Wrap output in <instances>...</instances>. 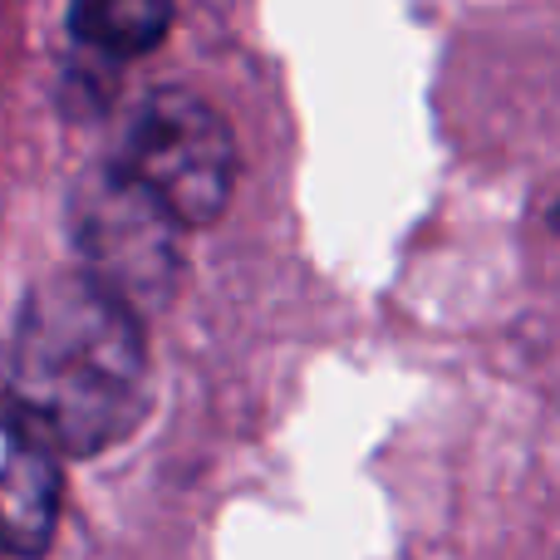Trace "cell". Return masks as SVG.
Here are the masks:
<instances>
[{
	"label": "cell",
	"mask_w": 560,
	"mask_h": 560,
	"mask_svg": "<svg viewBox=\"0 0 560 560\" xmlns=\"http://www.w3.org/2000/svg\"><path fill=\"white\" fill-rule=\"evenodd\" d=\"M69 25L89 49L148 55L173 25V0H69Z\"/></svg>",
	"instance_id": "5b68a950"
},
{
	"label": "cell",
	"mask_w": 560,
	"mask_h": 560,
	"mask_svg": "<svg viewBox=\"0 0 560 560\" xmlns=\"http://www.w3.org/2000/svg\"><path fill=\"white\" fill-rule=\"evenodd\" d=\"M10 398L65 457L124 443L148 413V345L128 300L94 276H55L20 305Z\"/></svg>",
	"instance_id": "6da1fadb"
},
{
	"label": "cell",
	"mask_w": 560,
	"mask_h": 560,
	"mask_svg": "<svg viewBox=\"0 0 560 560\" xmlns=\"http://www.w3.org/2000/svg\"><path fill=\"white\" fill-rule=\"evenodd\" d=\"M118 167L183 226H207L232 197L236 143L212 104L187 89H163L133 114Z\"/></svg>",
	"instance_id": "7a4b0ae2"
},
{
	"label": "cell",
	"mask_w": 560,
	"mask_h": 560,
	"mask_svg": "<svg viewBox=\"0 0 560 560\" xmlns=\"http://www.w3.org/2000/svg\"><path fill=\"white\" fill-rule=\"evenodd\" d=\"M59 522V447L0 394V551L39 556Z\"/></svg>",
	"instance_id": "277c9868"
},
{
	"label": "cell",
	"mask_w": 560,
	"mask_h": 560,
	"mask_svg": "<svg viewBox=\"0 0 560 560\" xmlns=\"http://www.w3.org/2000/svg\"><path fill=\"white\" fill-rule=\"evenodd\" d=\"M177 232L183 222L158 197H148L118 163L79 192L74 236L89 261V276L133 310L163 305L173 295L177 266H183Z\"/></svg>",
	"instance_id": "3957f363"
},
{
	"label": "cell",
	"mask_w": 560,
	"mask_h": 560,
	"mask_svg": "<svg viewBox=\"0 0 560 560\" xmlns=\"http://www.w3.org/2000/svg\"><path fill=\"white\" fill-rule=\"evenodd\" d=\"M556 232H560V207H556Z\"/></svg>",
	"instance_id": "8992f818"
}]
</instances>
